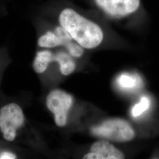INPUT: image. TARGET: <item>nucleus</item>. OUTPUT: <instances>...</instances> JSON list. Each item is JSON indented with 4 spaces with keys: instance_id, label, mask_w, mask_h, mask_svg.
Instances as JSON below:
<instances>
[{
    "instance_id": "4",
    "label": "nucleus",
    "mask_w": 159,
    "mask_h": 159,
    "mask_svg": "<svg viewBox=\"0 0 159 159\" xmlns=\"http://www.w3.org/2000/svg\"><path fill=\"white\" fill-rule=\"evenodd\" d=\"M92 133L98 136L117 142H127L133 139L135 133L130 125L125 120L115 119L104 121L94 127Z\"/></svg>"
},
{
    "instance_id": "11",
    "label": "nucleus",
    "mask_w": 159,
    "mask_h": 159,
    "mask_svg": "<svg viewBox=\"0 0 159 159\" xmlns=\"http://www.w3.org/2000/svg\"><path fill=\"white\" fill-rule=\"evenodd\" d=\"M139 80L137 77H132L127 75H122L118 79L120 85L125 88H133L136 87L139 83Z\"/></svg>"
},
{
    "instance_id": "9",
    "label": "nucleus",
    "mask_w": 159,
    "mask_h": 159,
    "mask_svg": "<svg viewBox=\"0 0 159 159\" xmlns=\"http://www.w3.org/2000/svg\"><path fill=\"white\" fill-rule=\"evenodd\" d=\"M53 57L54 54L50 50H44L39 51L36 54L33 64L34 71L38 74L44 73L50 63L53 62Z\"/></svg>"
},
{
    "instance_id": "3",
    "label": "nucleus",
    "mask_w": 159,
    "mask_h": 159,
    "mask_svg": "<svg viewBox=\"0 0 159 159\" xmlns=\"http://www.w3.org/2000/svg\"><path fill=\"white\" fill-rule=\"evenodd\" d=\"M38 45L45 48L63 46L74 58L81 57L84 52V49L74 41L70 34L60 25L56 27L53 31H48L42 35L38 40Z\"/></svg>"
},
{
    "instance_id": "10",
    "label": "nucleus",
    "mask_w": 159,
    "mask_h": 159,
    "mask_svg": "<svg viewBox=\"0 0 159 159\" xmlns=\"http://www.w3.org/2000/svg\"><path fill=\"white\" fill-rule=\"evenodd\" d=\"M150 105L149 100L148 97H143L139 103L137 104L133 108L132 114L134 117L140 116L143 113L148 110Z\"/></svg>"
},
{
    "instance_id": "12",
    "label": "nucleus",
    "mask_w": 159,
    "mask_h": 159,
    "mask_svg": "<svg viewBox=\"0 0 159 159\" xmlns=\"http://www.w3.org/2000/svg\"><path fill=\"white\" fill-rule=\"evenodd\" d=\"M16 158V155L10 152L5 151L0 153V159H14Z\"/></svg>"
},
{
    "instance_id": "2",
    "label": "nucleus",
    "mask_w": 159,
    "mask_h": 159,
    "mask_svg": "<svg viewBox=\"0 0 159 159\" xmlns=\"http://www.w3.org/2000/svg\"><path fill=\"white\" fill-rule=\"evenodd\" d=\"M93 2L103 16L113 20L135 16L142 8V0H93Z\"/></svg>"
},
{
    "instance_id": "1",
    "label": "nucleus",
    "mask_w": 159,
    "mask_h": 159,
    "mask_svg": "<svg viewBox=\"0 0 159 159\" xmlns=\"http://www.w3.org/2000/svg\"><path fill=\"white\" fill-rule=\"evenodd\" d=\"M86 16L72 8H65L58 16V23L80 46L91 50L101 45L104 33L99 24Z\"/></svg>"
},
{
    "instance_id": "7",
    "label": "nucleus",
    "mask_w": 159,
    "mask_h": 159,
    "mask_svg": "<svg viewBox=\"0 0 159 159\" xmlns=\"http://www.w3.org/2000/svg\"><path fill=\"white\" fill-rule=\"evenodd\" d=\"M125 158L123 153L106 140H99L94 143L90 152L86 154L84 159H123Z\"/></svg>"
},
{
    "instance_id": "5",
    "label": "nucleus",
    "mask_w": 159,
    "mask_h": 159,
    "mask_svg": "<svg viewBox=\"0 0 159 159\" xmlns=\"http://www.w3.org/2000/svg\"><path fill=\"white\" fill-rule=\"evenodd\" d=\"M24 121L23 109L16 103L8 104L0 109V131L7 141L15 140L17 130L23 127Z\"/></svg>"
},
{
    "instance_id": "6",
    "label": "nucleus",
    "mask_w": 159,
    "mask_h": 159,
    "mask_svg": "<svg viewBox=\"0 0 159 159\" xmlns=\"http://www.w3.org/2000/svg\"><path fill=\"white\" fill-rule=\"evenodd\" d=\"M73 103L72 96L61 90H54L48 94L46 98V106L54 114L55 123L58 127L66 125L68 112Z\"/></svg>"
},
{
    "instance_id": "8",
    "label": "nucleus",
    "mask_w": 159,
    "mask_h": 159,
    "mask_svg": "<svg viewBox=\"0 0 159 159\" xmlns=\"http://www.w3.org/2000/svg\"><path fill=\"white\" fill-rule=\"evenodd\" d=\"M57 62L60 66V70L64 75H68L74 72L76 65L73 57L65 52H59L54 54L53 62Z\"/></svg>"
}]
</instances>
